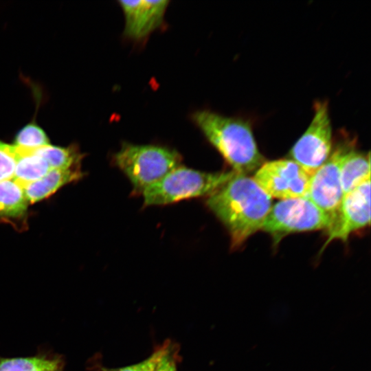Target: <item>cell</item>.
I'll use <instances>...</instances> for the list:
<instances>
[{
    "label": "cell",
    "mask_w": 371,
    "mask_h": 371,
    "mask_svg": "<svg viewBox=\"0 0 371 371\" xmlns=\"http://www.w3.org/2000/svg\"><path fill=\"white\" fill-rule=\"evenodd\" d=\"M192 118L233 171L248 175L265 162L248 121L207 110L195 112Z\"/></svg>",
    "instance_id": "cell-2"
},
{
    "label": "cell",
    "mask_w": 371,
    "mask_h": 371,
    "mask_svg": "<svg viewBox=\"0 0 371 371\" xmlns=\"http://www.w3.org/2000/svg\"><path fill=\"white\" fill-rule=\"evenodd\" d=\"M82 175L80 166L68 169H52L40 179L23 188L27 200L30 203L42 201L63 186L79 180Z\"/></svg>",
    "instance_id": "cell-11"
},
{
    "label": "cell",
    "mask_w": 371,
    "mask_h": 371,
    "mask_svg": "<svg viewBox=\"0 0 371 371\" xmlns=\"http://www.w3.org/2000/svg\"><path fill=\"white\" fill-rule=\"evenodd\" d=\"M168 350V346L162 347L148 358L138 363L116 369L102 368L100 371H155L159 361Z\"/></svg>",
    "instance_id": "cell-19"
},
{
    "label": "cell",
    "mask_w": 371,
    "mask_h": 371,
    "mask_svg": "<svg viewBox=\"0 0 371 371\" xmlns=\"http://www.w3.org/2000/svg\"><path fill=\"white\" fill-rule=\"evenodd\" d=\"M49 144V139L44 130L35 122H31L16 133L13 145L23 149L35 150Z\"/></svg>",
    "instance_id": "cell-17"
},
{
    "label": "cell",
    "mask_w": 371,
    "mask_h": 371,
    "mask_svg": "<svg viewBox=\"0 0 371 371\" xmlns=\"http://www.w3.org/2000/svg\"><path fill=\"white\" fill-rule=\"evenodd\" d=\"M36 152L45 159L51 170L80 167L82 157L75 145L60 147L49 144L36 149Z\"/></svg>",
    "instance_id": "cell-16"
},
{
    "label": "cell",
    "mask_w": 371,
    "mask_h": 371,
    "mask_svg": "<svg viewBox=\"0 0 371 371\" xmlns=\"http://www.w3.org/2000/svg\"><path fill=\"white\" fill-rule=\"evenodd\" d=\"M355 142L343 139L337 144L326 161L311 176L306 198L331 217L343 197L341 183V166Z\"/></svg>",
    "instance_id": "cell-7"
},
{
    "label": "cell",
    "mask_w": 371,
    "mask_h": 371,
    "mask_svg": "<svg viewBox=\"0 0 371 371\" xmlns=\"http://www.w3.org/2000/svg\"><path fill=\"white\" fill-rule=\"evenodd\" d=\"M64 357L52 352H39L25 357L0 356V371H63Z\"/></svg>",
    "instance_id": "cell-12"
},
{
    "label": "cell",
    "mask_w": 371,
    "mask_h": 371,
    "mask_svg": "<svg viewBox=\"0 0 371 371\" xmlns=\"http://www.w3.org/2000/svg\"><path fill=\"white\" fill-rule=\"evenodd\" d=\"M271 197H306L311 175L291 159L265 161L253 177Z\"/></svg>",
    "instance_id": "cell-8"
},
{
    "label": "cell",
    "mask_w": 371,
    "mask_h": 371,
    "mask_svg": "<svg viewBox=\"0 0 371 371\" xmlns=\"http://www.w3.org/2000/svg\"><path fill=\"white\" fill-rule=\"evenodd\" d=\"M206 203L227 229L232 248L261 230L272 207L271 198L253 177L236 172L207 196Z\"/></svg>",
    "instance_id": "cell-1"
},
{
    "label": "cell",
    "mask_w": 371,
    "mask_h": 371,
    "mask_svg": "<svg viewBox=\"0 0 371 371\" xmlns=\"http://www.w3.org/2000/svg\"><path fill=\"white\" fill-rule=\"evenodd\" d=\"M28 203L23 188L14 179L0 181V218L23 216Z\"/></svg>",
    "instance_id": "cell-15"
},
{
    "label": "cell",
    "mask_w": 371,
    "mask_h": 371,
    "mask_svg": "<svg viewBox=\"0 0 371 371\" xmlns=\"http://www.w3.org/2000/svg\"><path fill=\"white\" fill-rule=\"evenodd\" d=\"M332 217L306 197L283 199L272 205L261 230L269 234L278 245L286 235L328 229Z\"/></svg>",
    "instance_id": "cell-5"
},
{
    "label": "cell",
    "mask_w": 371,
    "mask_h": 371,
    "mask_svg": "<svg viewBox=\"0 0 371 371\" xmlns=\"http://www.w3.org/2000/svg\"><path fill=\"white\" fill-rule=\"evenodd\" d=\"M234 171L207 172L179 166L143 192L146 205H161L208 196L228 181Z\"/></svg>",
    "instance_id": "cell-4"
},
{
    "label": "cell",
    "mask_w": 371,
    "mask_h": 371,
    "mask_svg": "<svg viewBox=\"0 0 371 371\" xmlns=\"http://www.w3.org/2000/svg\"><path fill=\"white\" fill-rule=\"evenodd\" d=\"M18 155L15 146L0 140V181L13 178Z\"/></svg>",
    "instance_id": "cell-18"
},
{
    "label": "cell",
    "mask_w": 371,
    "mask_h": 371,
    "mask_svg": "<svg viewBox=\"0 0 371 371\" xmlns=\"http://www.w3.org/2000/svg\"><path fill=\"white\" fill-rule=\"evenodd\" d=\"M176 150L157 145L124 143L114 161L131 183L135 193L142 192L181 166Z\"/></svg>",
    "instance_id": "cell-3"
},
{
    "label": "cell",
    "mask_w": 371,
    "mask_h": 371,
    "mask_svg": "<svg viewBox=\"0 0 371 371\" xmlns=\"http://www.w3.org/2000/svg\"><path fill=\"white\" fill-rule=\"evenodd\" d=\"M333 150V129L326 101L314 104L306 130L291 148V160L311 176L328 159Z\"/></svg>",
    "instance_id": "cell-6"
},
{
    "label": "cell",
    "mask_w": 371,
    "mask_h": 371,
    "mask_svg": "<svg viewBox=\"0 0 371 371\" xmlns=\"http://www.w3.org/2000/svg\"><path fill=\"white\" fill-rule=\"evenodd\" d=\"M370 178V156L355 148L346 155L341 166V183L343 196Z\"/></svg>",
    "instance_id": "cell-13"
},
{
    "label": "cell",
    "mask_w": 371,
    "mask_h": 371,
    "mask_svg": "<svg viewBox=\"0 0 371 371\" xmlns=\"http://www.w3.org/2000/svg\"><path fill=\"white\" fill-rule=\"evenodd\" d=\"M168 1H120L125 19L124 34L133 39H142L162 22Z\"/></svg>",
    "instance_id": "cell-10"
},
{
    "label": "cell",
    "mask_w": 371,
    "mask_h": 371,
    "mask_svg": "<svg viewBox=\"0 0 371 371\" xmlns=\"http://www.w3.org/2000/svg\"><path fill=\"white\" fill-rule=\"evenodd\" d=\"M155 371H177L175 361L169 350L159 361Z\"/></svg>",
    "instance_id": "cell-20"
},
{
    "label": "cell",
    "mask_w": 371,
    "mask_h": 371,
    "mask_svg": "<svg viewBox=\"0 0 371 371\" xmlns=\"http://www.w3.org/2000/svg\"><path fill=\"white\" fill-rule=\"evenodd\" d=\"M16 148L19 155L12 179L23 188L40 179L51 170L47 162L36 152V149Z\"/></svg>",
    "instance_id": "cell-14"
},
{
    "label": "cell",
    "mask_w": 371,
    "mask_h": 371,
    "mask_svg": "<svg viewBox=\"0 0 371 371\" xmlns=\"http://www.w3.org/2000/svg\"><path fill=\"white\" fill-rule=\"evenodd\" d=\"M370 223V178L345 194L332 217L327 239L321 249L335 240L346 242L350 235Z\"/></svg>",
    "instance_id": "cell-9"
}]
</instances>
